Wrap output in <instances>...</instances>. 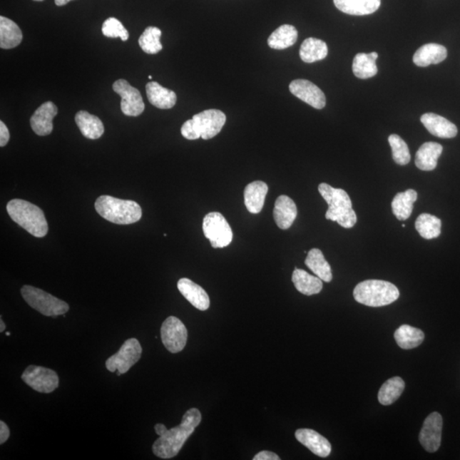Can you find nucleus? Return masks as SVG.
Listing matches in <instances>:
<instances>
[{"label": "nucleus", "mask_w": 460, "mask_h": 460, "mask_svg": "<svg viewBox=\"0 0 460 460\" xmlns=\"http://www.w3.org/2000/svg\"><path fill=\"white\" fill-rule=\"evenodd\" d=\"M422 124L429 133L440 138H453L458 134L457 126L436 113H427L421 116Z\"/></svg>", "instance_id": "nucleus-18"}, {"label": "nucleus", "mask_w": 460, "mask_h": 460, "mask_svg": "<svg viewBox=\"0 0 460 460\" xmlns=\"http://www.w3.org/2000/svg\"><path fill=\"white\" fill-rule=\"evenodd\" d=\"M299 33L295 26L284 24L275 30L268 39V45L274 50H284L297 42Z\"/></svg>", "instance_id": "nucleus-31"}, {"label": "nucleus", "mask_w": 460, "mask_h": 460, "mask_svg": "<svg viewBox=\"0 0 460 460\" xmlns=\"http://www.w3.org/2000/svg\"><path fill=\"white\" fill-rule=\"evenodd\" d=\"M328 54L327 44L315 38H308L302 44L300 56L306 63L325 59Z\"/></svg>", "instance_id": "nucleus-30"}, {"label": "nucleus", "mask_w": 460, "mask_h": 460, "mask_svg": "<svg viewBox=\"0 0 460 460\" xmlns=\"http://www.w3.org/2000/svg\"><path fill=\"white\" fill-rule=\"evenodd\" d=\"M395 339L399 347L411 349L418 347L424 339V332L419 328L402 325L395 332Z\"/></svg>", "instance_id": "nucleus-32"}, {"label": "nucleus", "mask_w": 460, "mask_h": 460, "mask_svg": "<svg viewBox=\"0 0 460 460\" xmlns=\"http://www.w3.org/2000/svg\"><path fill=\"white\" fill-rule=\"evenodd\" d=\"M289 90L296 98L304 101L311 107L322 109L326 106L325 94L312 82L306 80H295L289 86Z\"/></svg>", "instance_id": "nucleus-14"}, {"label": "nucleus", "mask_w": 460, "mask_h": 460, "mask_svg": "<svg viewBox=\"0 0 460 460\" xmlns=\"http://www.w3.org/2000/svg\"><path fill=\"white\" fill-rule=\"evenodd\" d=\"M442 417L439 413H432L424 420L419 434L420 444L429 453H435L439 449L441 442Z\"/></svg>", "instance_id": "nucleus-13"}, {"label": "nucleus", "mask_w": 460, "mask_h": 460, "mask_svg": "<svg viewBox=\"0 0 460 460\" xmlns=\"http://www.w3.org/2000/svg\"><path fill=\"white\" fill-rule=\"evenodd\" d=\"M201 414L197 409H191L184 414L179 426L168 429L163 424H155V429L160 437L153 445V453L164 459L177 456L184 444L201 422Z\"/></svg>", "instance_id": "nucleus-1"}, {"label": "nucleus", "mask_w": 460, "mask_h": 460, "mask_svg": "<svg viewBox=\"0 0 460 460\" xmlns=\"http://www.w3.org/2000/svg\"><path fill=\"white\" fill-rule=\"evenodd\" d=\"M148 101L158 108L169 109L176 105L177 95L174 91L165 88L159 83L151 81L146 86Z\"/></svg>", "instance_id": "nucleus-21"}, {"label": "nucleus", "mask_w": 460, "mask_h": 460, "mask_svg": "<svg viewBox=\"0 0 460 460\" xmlns=\"http://www.w3.org/2000/svg\"><path fill=\"white\" fill-rule=\"evenodd\" d=\"M415 228L421 237L431 240L437 238L441 235V219L431 214L423 213L419 215L416 220Z\"/></svg>", "instance_id": "nucleus-34"}, {"label": "nucleus", "mask_w": 460, "mask_h": 460, "mask_svg": "<svg viewBox=\"0 0 460 460\" xmlns=\"http://www.w3.org/2000/svg\"><path fill=\"white\" fill-rule=\"evenodd\" d=\"M161 30L156 27H148L140 36L138 43L147 54H157L162 50L160 43Z\"/></svg>", "instance_id": "nucleus-36"}, {"label": "nucleus", "mask_w": 460, "mask_h": 460, "mask_svg": "<svg viewBox=\"0 0 460 460\" xmlns=\"http://www.w3.org/2000/svg\"><path fill=\"white\" fill-rule=\"evenodd\" d=\"M280 457L277 454H275L270 451H262V452L258 453L255 457L253 458V460H280Z\"/></svg>", "instance_id": "nucleus-41"}, {"label": "nucleus", "mask_w": 460, "mask_h": 460, "mask_svg": "<svg viewBox=\"0 0 460 460\" xmlns=\"http://www.w3.org/2000/svg\"><path fill=\"white\" fill-rule=\"evenodd\" d=\"M181 133L183 137L188 140H196L200 138L198 133H197L193 120H188L184 123L181 128Z\"/></svg>", "instance_id": "nucleus-39"}, {"label": "nucleus", "mask_w": 460, "mask_h": 460, "mask_svg": "<svg viewBox=\"0 0 460 460\" xmlns=\"http://www.w3.org/2000/svg\"><path fill=\"white\" fill-rule=\"evenodd\" d=\"M268 191V185L262 181L252 182L245 187L244 200L249 213L257 214L262 211Z\"/></svg>", "instance_id": "nucleus-20"}, {"label": "nucleus", "mask_w": 460, "mask_h": 460, "mask_svg": "<svg viewBox=\"0 0 460 460\" xmlns=\"http://www.w3.org/2000/svg\"><path fill=\"white\" fill-rule=\"evenodd\" d=\"M58 109L52 102L43 103L30 119V125L38 136H48L53 131V119Z\"/></svg>", "instance_id": "nucleus-15"}, {"label": "nucleus", "mask_w": 460, "mask_h": 460, "mask_svg": "<svg viewBox=\"0 0 460 460\" xmlns=\"http://www.w3.org/2000/svg\"><path fill=\"white\" fill-rule=\"evenodd\" d=\"M292 280L297 291L307 296L318 295L323 287L322 280L314 276L304 270L295 268Z\"/></svg>", "instance_id": "nucleus-25"}, {"label": "nucleus", "mask_w": 460, "mask_h": 460, "mask_svg": "<svg viewBox=\"0 0 460 460\" xmlns=\"http://www.w3.org/2000/svg\"><path fill=\"white\" fill-rule=\"evenodd\" d=\"M95 209L101 217L116 225H131L142 218V208L137 203L109 195L100 196L96 200Z\"/></svg>", "instance_id": "nucleus-4"}, {"label": "nucleus", "mask_w": 460, "mask_h": 460, "mask_svg": "<svg viewBox=\"0 0 460 460\" xmlns=\"http://www.w3.org/2000/svg\"><path fill=\"white\" fill-rule=\"evenodd\" d=\"M7 213L13 221L35 237L42 238L48 233V223L42 210L20 199L9 201Z\"/></svg>", "instance_id": "nucleus-3"}, {"label": "nucleus", "mask_w": 460, "mask_h": 460, "mask_svg": "<svg viewBox=\"0 0 460 460\" xmlns=\"http://www.w3.org/2000/svg\"><path fill=\"white\" fill-rule=\"evenodd\" d=\"M148 78H150V80H151L152 76H148Z\"/></svg>", "instance_id": "nucleus-46"}, {"label": "nucleus", "mask_w": 460, "mask_h": 460, "mask_svg": "<svg viewBox=\"0 0 460 460\" xmlns=\"http://www.w3.org/2000/svg\"><path fill=\"white\" fill-rule=\"evenodd\" d=\"M448 56V51L444 46L438 44H426L415 52L414 63L418 67H428L431 64L441 63Z\"/></svg>", "instance_id": "nucleus-22"}, {"label": "nucleus", "mask_w": 460, "mask_h": 460, "mask_svg": "<svg viewBox=\"0 0 460 460\" xmlns=\"http://www.w3.org/2000/svg\"><path fill=\"white\" fill-rule=\"evenodd\" d=\"M197 133L204 140L212 139L220 133L225 125L226 116L218 109H208L193 116Z\"/></svg>", "instance_id": "nucleus-12"}, {"label": "nucleus", "mask_w": 460, "mask_h": 460, "mask_svg": "<svg viewBox=\"0 0 460 460\" xmlns=\"http://www.w3.org/2000/svg\"><path fill=\"white\" fill-rule=\"evenodd\" d=\"M405 382L400 377H394L387 381L379 392V401L384 406L392 405L402 396Z\"/></svg>", "instance_id": "nucleus-33"}, {"label": "nucleus", "mask_w": 460, "mask_h": 460, "mask_svg": "<svg viewBox=\"0 0 460 460\" xmlns=\"http://www.w3.org/2000/svg\"><path fill=\"white\" fill-rule=\"evenodd\" d=\"M113 90L121 96V111L126 116H141L145 108L140 91L131 86L126 80H118L113 85Z\"/></svg>", "instance_id": "nucleus-11"}, {"label": "nucleus", "mask_w": 460, "mask_h": 460, "mask_svg": "<svg viewBox=\"0 0 460 460\" xmlns=\"http://www.w3.org/2000/svg\"><path fill=\"white\" fill-rule=\"evenodd\" d=\"M102 31L104 36L108 38H121L122 41H128V31L115 17H109L108 19L104 21Z\"/></svg>", "instance_id": "nucleus-38"}, {"label": "nucleus", "mask_w": 460, "mask_h": 460, "mask_svg": "<svg viewBox=\"0 0 460 460\" xmlns=\"http://www.w3.org/2000/svg\"><path fill=\"white\" fill-rule=\"evenodd\" d=\"M342 12L352 16H366L379 10L381 0H334Z\"/></svg>", "instance_id": "nucleus-24"}, {"label": "nucleus", "mask_w": 460, "mask_h": 460, "mask_svg": "<svg viewBox=\"0 0 460 460\" xmlns=\"http://www.w3.org/2000/svg\"><path fill=\"white\" fill-rule=\"evenodd\" d=\"M162 343L170 353L182 352L185 347L188 331L184 324L177 317H170L162 324L160 329Z\"/></svg>", "instance_id": "nucleus-10"}, {"label": "nucleus", "mask_w": 460, "mask_h": 460, "mask_svg": "<svg viewBox=\"0 0 460 460\" xmlns=\"http://www.w3.org/2000/svg\"><path fill=\"white\" fill-rule=\"evenodd\" d=\"M34 1L41 2V1H43V0H34Z\"/></svg>", "instance_id": "nucleus-45"}, {"label": "nucleus", "mask_w": 460, "mask_h": 460, "mask_svg": "<svg viewBox=\"0 0 460 460\" xmlns=\"http://www.w3.org/2000/svg\"><path fill=\"white\" fill-rule=\"evenodd\" d=\"M6 330V324L4 323L3 320H0V332H3Z\"/></svg>", "instance_id": "nucleus-44"}, {"label": "nucleus", "mask_w": 460, "mask_h": 460, "mask_svg": "<svg viewBox=\"0 0 460 460\" xmlns=\"http://www.w3.org/2000/svg\"><path fill=\"white\" fill-rule=\"evenodd\" d=\"M142 352V346L138 339H127L119 352L109 357L105 364L109 372L118 371L117 375L121 376L128 372L140 360Z\"/></svg>", "instance_id": "nucleus-8"}, {"label": "nucleus", "mask_w": 460, "mask_h": 460, "mask_svg": "<svg viewBox=\"0 0 460 460\" xmlns=\"http://www.w3.org/2000/svg\"><path fill=\"white\" fill-rule=\"evenodd\" d=\"M417 198V192L414 190L398 193L394 197L392 204V212L398 220L405 221L411 216L413 213L414 204Z\"/></svg>", "instance_id": "nucleus-29"}, {"label": "nucleus", "mask_w": 460, "mask_h": 460, "mask_svg": "<svg viewBox=\"0 0 460 460\" xmlns=\"http://www.w3.org/2000/svg\"><path fill=\"white\" fill-rule=\"evenodd\" d=\"M352 69L354 76L362 80L374 77L378 73L376 59L370 53H359L354 56Z\"/></svg>", "instance_id": "nucleus-35"}, {"label": "nucleus", "mask_w": 460, "mask_h": 460, "mask_svg": "<svg viewBox=\"0 0 460 460\" xmlns=\"http://www.w3.org/2000/svg\"><path fill=\"white\" fill-rule=\"evenodd\" d=\"M305 265L312 272L324 282H330L332 280V269L324 257L321 250L311 249L305 260Z\"/></svg>", "instance_id": "nucleus-28"}, {"label": "nucleus", "mask_w": 460, "mask_h": 460, "mask_svg": "<svg viewBox=\"0 0 460 460\" xmlns=\"http://www.w3.org/2000/svg\"><path fill=\"white\" fill-rule=\"evenodd\" d=\"M76 122L82 135L86 138L98 139L104 133V126L102 121L98 117L91 115L88 112H78Z\"/></svg>", "instance_id": "nucleus-26"}, {"label": "nucleus", "mask_w": 460, "mask_h": 460, "mask_svg": "<svg viewBox=\"0 0 460 460\" xmlns=\"http://www.w3.org/2000/svg\"><path fill=\"white\" fill-rule=\"evenodd\" d=\"M10 140V131L3 121H0V146L4 147Z\"/></svg>", "instance_id": "nucleus-40"}, {"label": "nucleus", "mask_w": 460, "mask_h": 460, "mask_svg": "<svg viewBox=\"0 0 460 460\" xmlns=\"http://www.w3.org/2000/svg\"><path fill=\"white\" fill-rule=\"evenodd\" d=\"M389 143L392 147L393 160L396 163L401 165L409 164L411 155L409 146L404 140L397 134H392L389 137Z\"/></svg>", "instance_id": "nucleus-37"}, {"label": "nucleus", "mask_w": 460, "mask_h": 460, "mask_svg": "<svg viewBox=\"0 0 460 460\" xmlns=\"http://www.w3.org/2000/svg\"><path fill=\"white\" fill-rule=\"evenodd\" d=\"M72 1V0H55V3L58 6H66L68 3Z\"/></svg>", "instance_id": "nucleus-43"}, {"label": "nucleus", "mask_w": 460, "mask_h": 460, "mask_svg": "<svg viewBox=\"0 0 460 460\" xmlns=\"http://www.w3.org/2000/svg\"><path fill=\"white\" fill-rule=\"evenodd\" d=\"M297 215V205L290 197L280 195L276 200L274 218L280 230H288L295 221Z\"/></svg>", "instance_id": "nucleus-19"}, {"label": "nucleus", "mask_w": 460, "mask_h": 460, "mask_svg": "<svg viewBox=\"0 0 460 460\" xmlns=\"http://www.w3.org/2000/svg\"><path fill=\"white\" fill-rule=\"evenodd\" d=\"M358 303L369 307L389 305L398 300L400 292L391 282L380 280H367L359 283L353 292Z\"/></svg>", "instance_id": "nucleus-5"}, {"label": "nucleus", "mask_w": 460, "mask_h": 460, "mask_svg": "<svg viewBox=\"0 0 460 460\" xmlns=\"http://www.w3.org/2000/svg\"><path fill=\"white\" fill-rule=\"evenodd\" d=\"M178 288L181 295L196 309L201 311L209 309V296L199 285L190 279L182 278L178 280Z\"/></svg>", "instance_id": "nucleus-17"}, {"label": "nucleus", "mask_w": 460, "mask_h": 460, "mask_svg": "<svg viewBox=\"0 0 460 460\" xmlns=\"http://www.w3.org/2000/svg\"><path fill=\"white\" fill-rule=\"evenodd\" d=\"M26 303L46 317H58L68 312L69 305L41 289L24 286L21 290Z\"/></svg>", "instance_id": "nucleus-6"}, {"label": "nucleus", "mask_w": 460, "mask_h": 460, "mask_svg": "<svg viewBox=\"0 0 460 460\" xmlns=\"http://www.w3.org/2000/svg\"><path fill=\"white\" fill-rule=\"evenodd\" d=\"M203 233L213 248L228 247L233 240V232L229 223L219 213H210L204 218Z\"/></svg>", "instance_id": "nucleus-7"}, {"label": "nucleus", "mask_w": 460, "mask_h": 460, "mask_svg": "<svg viewBox=\"0 0 460 460\" xmlns=\"http://www.w3.org/2000/svg\"><path fill=\"white\" fill-rule=\"evenodd\" d=\"M23 41L21 30L11 19L0 16V47L2 49H13Z\"/></svg>", "instance_id": "nucleus-27"}, {"label": "nucleus", "mask_w": 460, "mask_h": 460, "mask_svg": "<svg viewBox=\"0 0 460 460\" xmlns=\"http://www.w3.org/2000/svg\"><path fill=\"white\" fill-rule=\"evenodd\" d=\"M444 147L441 144L433 142L424 143L419 148L415 157V165L419 170H433L437 166V160L439 159Z\"/></svg>", "instance_id": "nucleus-23"}, {"label": "nucleus", "mask_w": 460, "mask_h": 460, "mask_svg": "<svg viewBox=\"0 0 460 460\" xmlns=\"http://www.w3.org/2000/svg\"><path fill=\"white\" fill-rule=\"evenodd\" d=\"M318 190L328 204L326 213L327 220L337 222L345 229H352L356 225L357 214L347 193L342 188H332L325 183L320 184Z\"/></svg>", "instance_id": "nucleus-2"}, {"label": "nucleus", "mask_w": 460, "mask_h": 460, "mask_svg": "<svg viewBox=\"0 0 460 460\" xmlns=\"http://www.w3.org/2000/svg\"><path fill=\"white\" fill-rule=\"evenodd\" d=\"M297 441L319 457L326 458L331 454L332 446L327 438L314 429H300L295 433Z\"/></svg>", "instance_id": "nucleus-16"}, {"label": "nucleus", "mask_w": 460, "mask_h": 460, "mask_svg": "<svg viewBox=\"0 0 460 460\" xmlns=\"http://www.w3.org/2000/svg\"><path fill=\"white\" fill-rule=\"evenodd\" d=\"M21 379L34 391L41 393H51L59 387L58 374L49 368L29 366L21 375Z\"/></svg>", "instance_id": "nucleus-9"}, {"label": "nucleus", "mask_w": 460, "mask_h": 460, "mask_svg": "<svg viewBox=\"0 0 460 460\" xmlns=\"http://www.w3.org/2000/svg\"><path fill=\"white\" fill-rule=\"evenodd\" d=\"M10 436V429L4 421H0V444H4Z\"/></svg>", "instance_id": "nucleus-42"}]
</instances>
